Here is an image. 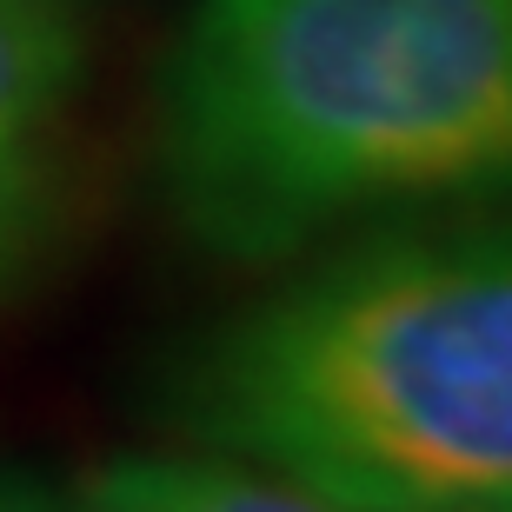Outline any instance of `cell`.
Here are the masks:
<instances>
[{"label": "cell", "mask_w": 512, "mask_h": 512, "mask_svg": "<svg viewBox=\"0 0 512 512\" xmlns=\"http://www.w3.org/2000/svg\"><path fill=\"white\" fill-rule=\"evenodd\" d=\"M0 512H67V493H54L27 473H0Z\"/></svg>", "instance_id": "5b68a950"}, {"label": "cell", "mask_w": 512, "mask_h": 512, "mask_svg": "<svg viewBox=\"0 0 512 512\" xmlns=\"http://www.w3.org/2000/svg\"><path fill=\"white\" fill-rule=\"evenodd\" d=\"M67 512H353L280 473L220 453H133L107 459L67 493Z\"/></svg>", "instance_id": "277c9868"}, {"label": "cell", "mask_w": 512, "mask_h": 512, "mask_svg": "<svg viewBox=\"0 0 512 512\" xmlns=\"http://www.w3.org/2000/svg\"><path fill=\"white\" fill-rule=\"evenodd\" d=\"M80 60L74 0H0V293L54 207L60 114L80 87Z\"/></svg>", "instance_id": "3957f363"}, {"label": "cell", "mask_w": 512, "mask_h": 512, "mask_svg": "<svg viewBox=\"0 0 512 512\" xmlns=\"http://www.w3.org/2000/svg\"><path fill=\"white\" fill-rule=\"evenodd\" d=\"M153 147L173 220L233 266L512 200V0H200Z\"/></svg>", "instance_id": "6da1fadb"}, {"label": "cell", "mask_w": 512, "mask_h": 512, "mask_svg": "<svg viewBox=\"0 0 512 512\" xmlns=\"http://www.w3.org/2000/svg\"><path fill=\"white\" fill-rule=\"evenodd\" d=\"M167 419L353 512H512V200L273 286L187 346Z\"/></svg>", "instance_id": "7a4b0ae2"}]
</instances>
